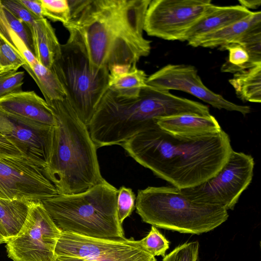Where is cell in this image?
<instances>
[{"label":"cell","instance_id":"1","mask_svg":"<svg viewBox=\"0 0 261 261\" xmlns=\"http://www.w3.org/2000/svg\"><path fill=\"white\" fill-rule=\"evenodd\" d=\"M69 39L84 51L91 67L109 70L132 65L151 50L143 37L151 0H70Z\"/></svg>","mask_w":261,"mask_h":261},{"label":"cell","instance_id":"2","mask_svg":"<svg viewBox=\"0 0 261 261\" xmlns=\"http://www.w3.org/2000/svg\"><path fill=\"white\" fill-rule=\"evenodd\" d=\"M120 145L139 164L179 189L196 186L214 176L233 150L223 130L182 137L165 131L156 121Z\"/></svg>","mask_w":261,"mask_h":261},{"label":"cell","instance_id":"3","mask_svg":"<svg viewBox=\"0 0 261 261\" xmlns=\"http://www.w3.org/2000/svg\"><path fill=\"white\" fill-rule=\"evenodd\" d=\"M56 119L50 159L44 169L59 194H74L106 181L88 126L65 98L47 103Z\"/></svg>","mask_w":261,"mask_h":261},{"label":"cell","instance_id":"4","mask_svg":"<svg viewBox=\"0 0 261 261\" xmlns=\"http://www.w3.org/2000/svg\"><path fill=\"white\" fill-rule=\"evenodd\" d=\"M188 99L147 85L133 99L106 91L88 125L96 148L121 145L160 118L189 114Z\"/></svg>","mask_w":261,"mask_h":261},{"label":"cell","instance_id":"5","mask_svg":"<svg viewBox=\"0 0 261 261\" xmlns=\"http://www.w3.org/2000/svg\"><path fill=\"white\" fill-rule=\"evenodd\" d=\"M118 189L107 180L83 192L41 201L61 231L89 238H125L117 213Z\"/></svg>","mask_w":261,"mask_h":261},{"label":"cell","instance_id":"6","mask_svg":"<svg viewBox=\"0 0 261 261\" xmlns=\"http://www.w3.org/2000/svg\"><path fill=\"white\" fill-rule=\"evenodd\" d=\"M135 207L143 222L185 233L200 234L210 231L229 216L225 208L194 201L173 186L139 190Z\"/></svg>","mask_w":261,"mask_h":261},{"label":"cell","instance_id":"7","mask_svg":"<svg viewBox=\"0 0 261 261\" xmlns=\"http://www.w3.org/2000/svg\"><path fill=\"white\" fill-rule=\"evenodd\" d=\"M51 69L62 85L66 98L80 119L87 126L108 89L109 71L93 69L84 51L68 39Z\"/></svg>","mask_w":261,"mask_h":261},{"label":"cell","instance_id":"8","mask_svg":"<svg viewBox=\"0 0 261 261\" xmlns=\"http://www.w3.org/2000/svg\"><path fill=\"white\" fill-rule=\"evenodd\" d=\"M254 161L250 154L232 151L222 168L212 177L193 187L180 189L196 202L233 210L251 183Z\"/></svg>","mask_w":261,"mask_h":261},{"label":"cell","instance_id":"9","mask_svg":"<svg viewBox=\"0 0 261 261\" xmlns=\"http://www.w3.org/2000/svg\"><path fill=\"white\" fill-rule=\"evenodd\" d=\"M61 233L42 202H32L20 231L6 243L8 256L13 261H55Z\"/></svg>","mask_w":261,"mask_h":261},{"label":"cell","instance_id":"10","mask_svg":"<svg viewBox=\"0 0 261 261\" xmlns=\"http://www.w3.org/2000/svg\"><path fill=\"white\" fill-rule=\"evenodd\" d=\"M55 255L75 256L89 261H156L133 238L111 240L61 231Z\"/></svg>","mask_w":261,"mask_h":261},{"label":"cell","instance_id":"11","mask_svg":"<svg viewBox=\"0 0 261 261\" xmlns=\"http://www.w3.org/2000/svg\"><path fill=\"white\" fill-rule=\"evenodd\" d=\"M211 0H152L145 16L149 36L181 41L186 32L205 13Z\"/></svg>","mask_w":261,"mask_h":261},{"label":"cell","instance_id":"12","mask_svg":"<svg viewBox=\"0 0 261 261\" xmlns=\"http://www.w3.org/2000/svg\"><path fill=\"white\" fill-rule=\"evenodd\" d=\"M59 193L44 169L21 157L0 159V197L39 202Z\"/></svg>","mask_w":261,"mask_h":261},{"label":"cell","instance_id":"13","mask_svg":"<svg viewBox=\"0 0 261 261\" xmlns=\"http://www.w3.org/2000/svg\"><path fill=\"white\" fill-rule=\"evenodd\" d=\"M146 84L169 91L187 92L219 110L236 111L244 116L251 111L250 107L236 104L207 88L192 65L168 64L148 76Z\"/></svg>","mask_w":261,"mask_h":261},{"label":"cell","instance_id":"14","mask_svg":"<svg viewBox=\"0 0 261 261\" xmlns=\"http://www.w3.org/2000/svg\"><path fill=\"white\" fill-rule=\"evenodd\" d=\"M0 133L23 158L44 169L51 154L54 126L28 121L0 111Z\"/></svg>","mask_w":261,"mask_h":261},{"label":"cell","instance_id":"15","mask_svg":"<svg viewBox=\"0 0 261 261\" xmlns=\"http://www.w3.org/2000/svg\"><path fill=\"white\" fill-rule=\"evenodd\" d=\"M0 111L41 125L54 126V114L46 101L33 91L22 90L0 98Z\"/></svg>","mask_w":261,"mask_h":261},{"label":"cell","instance_id":"16","mask_svg":"<svg viewBox=\"0 0 261 261\" xmlns=\"http://www.w3.org/2000/svg\"><path fill=\"white\" fill-rule=\"evenodd\" d=\"M252 12L241 5L218 6L212 4L186 32L181 41H187L189 43L238 22Z\"/></svg>","mask_w":261,"mask_h":261},{"label":"cell","instance_id":"17","mask_svg":"<svg viewBox=\"0 0 261 261\" xmlns=\"http://www.w3.org/2000/svg\"><path fill=\"white\" fill-rule=\"evenodd\" d=\"M156 124L165 131L182 137H198L219 133L222 129L212 115L183 114L160 118Z\"/></svg>","mask_w":261,"mask_h":261},{"label":"cell","instance_id":"18","mask_svg":"<svg viewBox=\"0 0 261 261\" xmlns=\"http://www.w3.org/2000/svg\"><path fill=\"white\" fill-rule=\"evenodd\" d=\"M261 28V12H252L246 18L188 43L193 47H220L236 43L249 32Z\"/></svg>","mask_w":261,"mask_h":261},{"label":"cell","instance_id":"19","mask_svg":"<svg viewBox=\"0 0 261 261\" xmlns=\"http://www.w3.org/2000/svg\"><path fill=\"white\" fill-rule=\"evenodd\" d=\"M145 72L132 65H117L109 70L108 89L115 95L123 98L138 97L141 90L147 86Z\"/></svg>","mask_w":261,"mask_h":261},{"label":"cell","instance_id":"20","mask_svg":"<svg viewBox=\"0 0 261 261\" xmlns=\"http://www.w3.org/2000/svg\"><path fill=\"white\" fill-rule=\"evenodd\" d=\"M34 54L37 61L51 69L61 52V45L55 30L45 17L37 19L30 28Z\"/></svg>","mask_w":261,"mask_h":261},{"label":"cell","instance_id":"21","mask_svg":"<svg viewBox=\"0 0 261 261\" xmlns=\"http://www.w3.org/2000/svg\"><path fill=\"white\" fill-rule=\"evenodd\" d=\"M31 202L0 197V224L8 241L20 231L28 216Z\"/></svg>","mask_w":261,"mask_h":261},{"label":"cell","instance_id":"22","mask_svg":"<svg viewBox=\"0 0 261 261\" xmlns=\"http://www.w3.org/2000/svg\"><path fill=\"white\" fill-rule=\"evenodd\" d=\"M229 82L243 101L261 102V65L234 73Z\"/></svg>","mask_w":261,"mask_h":261},{"label":"cell","instance_id":"23","mask_svg":"<svg viewBox=\"0 0 261 261\" xmlns=\"http://www.w3.org/2000/svg\"><path fill=\"white\" fill-rule=\"evenodd\" d=\"M31 68L28 73L38 86L47 103L62 100L66 98L62 85L51 69L45 67L37 61Z\"/></svg>","mask_w":261,"mask_h":261},{"label":"cell","instance_id":"24","mask_svg":"<svg viewBox=\"0 0 261 261\" xmlns=\"http://www.w3.org/2000/svg\"><path fill=\"white\" fill-rule=\"evenodd\" d=\"M0 42L9 45L25 63L23 68L28 71L37 60L23 41L10 25L0 0Z\"/></svg>","mask_w":261,"mask_h":261},{"label":"cell","instance_id":"25","mask_svg":"<svg viewBox=\"0 0 261 261\" xmlns=\"http://www.w3.org/2000/svg\"><path fill=\"white\" fill-rule=\"evenodd\" d=\"M219 49L229 52L228 60L221 67L222 72L235 73L257 66L251 63L247 51L239 43H230Z\"/></svg>","mask_w":261,"mask_h":261},{"label":"cell","instance_id":"26","mask_svg":"<svg viewBox=\"0 0 261 261\" xmlns=\"http://www.w3.org/2000/svg\"><path fill=\"white\" fill-rule=\"evenodd\" d=\"M44 17L53 21L67 23L70 18V9L68 0H40Z\"/></svg>","mask_w":261,"mask_h":261},{"label":"cell","instance_id":"27","mask_svg":"<svg viewBox=\"0 0 261 261\" xmlns=\"http://www.w3.org/2000/svg\"><path fill=\"white\" fill-rule=\"evenodd\" d=\"M142 247L153 256L164 257L166 251L169 248V242L158 229L151 226L148 234L139 240Z\"/></svg>","mask_w":261,"mask_h":261},{"label":"cell","instance_id":"28","mask_svg":"<svg viewBox=\"0 0 261 261\" xmlns=\"http://www.w3.org/2000/svg\"><path fill=\"white\" fill-rule=\"evenodd\" d=\"M247 51L251 63L261 65V28L255 29L244 36L237 42Z\"/></svg>","mask_w":261,"mask_h":261},{"label":"cell","instance_id":"29","mask_svg":"<svg viewBox=\"0 0 261 261\" xmlns=\"http://www.w3.org/2000/svg\"><path fill=\"white\" fill-rule=\"evenodd\" d=\"M199 244L197 241L186 242L165 255L163 261H200Z\"/></svg>","mask_w":261,"mask_h":261},{"label":"cell","instance_id":"30","mask_svg":"<svg viewBox=\"0 0 261 261\" xmlns=\"http://www.w3.org/2000/svg\"><path fill=\"white\" fill-rule=\"evenodd\" d=\"M117 199V213L122 224L124 220L132 213L135 206L136 196L133 190L124 186L118 190Z\"/></svg>","mask_w":261,"mask_h":261},{"label":"cell","instance_id":"31","mask_svg":"<svg viewBox=\"0 0 261 261\" xmlns=\"http://www.w3.org/2000/svg\"><path fill=\"white\" fill-rule=\"evenodd\" d=\"M25 63L7 44L0 42V73L17 71Z\"/></svg>","mask_w":261,"mask_h":261},{"label":"cell","instance_id":"32","mask_svg":"<svg viewBox=\"0 0 261 261\" xmlns=\"http://www.w3.org/2000/svg\"><path fill=\"white\" fill-rule=\"evenodd\" d=\"M24 78L23 71L0 73V98L21 91Z\"/></svg>","mask_w":261,"mask_h":261},{"label":"cell","instance_id":"33","mask_svg":"<svg viewBox=\"0 0 261 261\" xmlns=\"http://www.w3.org/2000/svg\"><path fill=\"white\" fill-rule=\"evenodd\" d=\"M2 5L16 18L26 24L30 29L35 17L19 0H1Z\"/></svg>","mask_w":261,"mask_h":261},{"label":"cell","instance_id":"34","mask_svg":"<svg viewBox=\"0 0 261 261\" xmlns=\"http://www.w3.org/2000/svg\"><path fill=\"white\" fill-rule=\"evenodd\" d=\"M22 156L20 151L0 133V159Z\"/></svg>","mask_w":261,"mask_h":261},{"label":"cell","instance_id":"35","mask_svg":"<svg viewBox=\"0 0 261 261\" xmlns=\"http://www.w3.org/2000/svg\"><path fill=\"white\" fill-rule=\"evenodd\" d=\"M19 1L37 19L44 17L40 0H19Z\"/></svg>","mask_w":261,"mask_h":261},{"label":"cell","instance_id":"36","mask_svg":"<svg viewBox=\"0 0 261 261\" xmlns=\"http://www.w3.org/2000/svg\"><path fill=\"white\" fill-rule=\"evenodd\" d=\"M240 5L249 10L257 9L261 5L260 0H239Z\"/></svg>","mask_w":261,"mask_h":261},{"label":"cell","instance_id":"37","mask_svg":"<svg viewBox=\"0 0 261 261\" xmlns=\"http://www.w3.org/2000/svg\"><path fill=\"white\" fill-rule=\"evenodd\" d=\"M55 261H89L85 258L75 256H56Z\"/></svg>","mask_w":261,"mask_h":261},{"label":"cell","instance_id":"38","mask_svg":"<svg viewBox=\"0 0 261 261\" xmlns=\"http://www.w3.org/2000/svg\"><path fill=\"white\" fill-rule=\"evenodd\" d=\"M8 241V239L6 233L0 224V245L3 243H6Z\"/></svg>","mask_w":261,"mask_h":261}]
</instances>
